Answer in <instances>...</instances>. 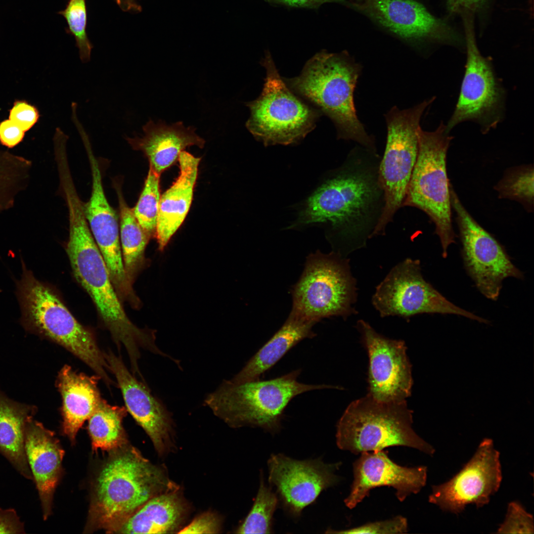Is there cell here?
<instances>
[{
    "instance_id": "1f68e13d",
    "label": "cell",
    "mask_w": 534,
    "mask_h": 534,
    "mask_svg": "<svg viewBox=\"0 0 534 534\" xmlns=\"http://www.w3.org/2000/svg\"><path fill=\"white\" fill-rule=\"evenodd\" d=\"M500 198L520 202L529 212L534 209V167L524 165L511 168L494 186Z\"/></svg>"
},
{
    "instance_id": "ee69618b",
    "label": "cell",
    "mask_w": 534,
    "mask_h": 534,
    "mask_svg": "<svg viewBox=\"0 0 534 534\" xmlns=\"http://www.w3.org/2000/svg\"><path fill=\"white\" fill-rule=\"evenodd\" d=\"M118 5H120L125 2L127 0H113Z\"/></svg>"
},
{
    "instance_id": "7a4b0ae2",
    "label": "cell",
    "mask_w": 534,
    "mask_h": 534,
    "mask_svg": "<svg viewBox=\"0 0 534 534\" xmlns=\"http://www.w3.org/2000/svg\"><path fill=\"white\" fill-rule=\"evenodd\" d=\"M68 207L69 236L66 250L74 276L92 300L116 344L125 348L132 371L138 372L140 349L156 355L163 353L156 344L155 332L138 328L129 318L93 237L82 205L74 202Z\"/></svg>"
},
{
    "instance_id": "836d02e7",
    "label": "cell",
    "mask_w": 534,
    "mask_h": 534,
    "mask_svg": "<svg viewBox=\"0 0 534 534\" xmlns=\"http://www.w3.org/2000/svg\"><path fill=\"white\" fill-rule=\"evenodd\" d=\"M58 13L66 19L69 31L75 38L81 61L83 63L88 62L90 59L93 45L86 31V0H68L65 9Z\"/></svg>"
},
{
    "instance_id": "277c9868",
    "label": "cell",
    "mask_w": 534,
    "mask_h": 534,
    "mask_svg": "<svg viewBox=\"0 0 534 534\" xmlns=\"http://www.w3.org/2000/svg\"><path fill=\"white\" fill-rule=\"evenodd\" d=\"M361 69L346 51L322 50L307 62L299 76L286 80V84L332 120L337 138L353 140L377 152L375 139L359 120L354 103Z\"/></svg>"
},
{
    "instance_id": "4fadbf2b",
    "label": "cell",
    "mask_w": 534,
    "mask_h": 534,
    "mask_svg": "<svg viewBox=\"0 0 534 534\" xmlns=\"http://www.w3.org/2000/svg\"><path fill=\"white\" fill-rule=\"evenodd\" d=\"M463 16L467 47L465 72L458 101L446 129L449 133L457 124L470 120L479 124L486 133L502 119L504 90L490 61L478 48L472 14Z\"/></svg>"
},
{
    "instance_id": "6da1fadb",
    "label": "cell",
    "mask_w": 534,
    "mask_h": 534,
    "mask_svg": "<svg viewBox=\"0 0 534 534\" xmlns=\"http://www.w3.org/2000/svg\"><path fill=\"white\" fill-rule=\"evenodd\" d=\"M381 157L361 146L350 151L333 175L308 198L298 224L325 223L346 251L364 247L385 206L379 176Z\"/></svg>"
},
{
    "instance_id": "5bb4252c",
    "label": "cell",
    "mask_w": 534,
    "mask_h": 534,
    "mask_svg": "<svg viewBox=\"0 0 534 534\" xmlns=\"http://www.w3.org/2000/svg\"><path fill=\"white\" fill-rule=\"evenodd\" d=\"M450 192L465 268L480 292L488 299L496 301L503 280L509 277L522 279L523 273L511 262L501 245L468 213L451 184Z\"/></svg>"
},
{
    "instance_id": "7402d4cb",
    "label": "cell",
    "mask_w": 534,
    "mask_h": 534,
    "mask_svg": "<svg viewBox=\"0 0 534 534\" xmlns=\"http://www.w3.org/2000/svg\"><path fill=\"white\" fill-rule=\"evenodd\" d=\"M25 449L46 520L51 515L53 494L59 482L64 451L54 432L33 418L27 423Z\"/></svg>"
},
{
    "instance_id": "d590c367",
    "label": "cell",
    "mask_w": 534,
    "mask_h": 534,
    "mask_svg": "<svg viewBox=\"0 0 534 534\" xmlns=\"http://www.w3.org/2000/svg\"><path fill=\"white\" fill-rule=\"evenodd\" d=\"M407 530V519L401 516H397L390 519L368 523L347 530L336 531L328 529L325 533L392 534H403Z\"/></svg>"
},
{
    "instance_id": "d6986e66",
    "label": "cell",
    "mask_w": 534,
    "mask_h": 534,
    "mask_svg": "<svg viewBox=\"0 0 534 534\" xmlns=\"http://www.w3.org/2000/svg\"><path fill=\"white\" fill-rule=\"evenodd\" d=\"M109 370L121 390L127 411L144 430L159 455L173 448L174 422L171 412L154 396L145 382L138 380L126 367L121 357L111 351L104 353Z\"/></svg>"
},
{
    "instance_id": "ffe728a7",
    "label": "cell",
    "mask_w": 534,
    "mask_h": 534,
    "mask_svg": "<svg viewBox=\"0 0 534 534\" xmlns=\"http://www.w3.org/2000/svg\"><path fill=\"white\" fill-rule=\"evenodd\" d=\"M352 5L393 34L410 42L452 43V28L416 0H359Z\"/></svg>"
},
{
    "instance_id": "b9f144b4",
    "label": "cell",
    "mask_w": 534,
    "mask_h": 534,
    "mask_svg": "<svg viewBox=\"0 0 534 534\" xmlns=\"http://www.w3.org/2000/svg\"><path fill=\"white\" fill-rule=\"evenodd\" d=\"M486 0H447V7L451 13H471L478 10Z\"/></svg>"
},
{
    "instance_id": "d4e9b609",
    "label": "cell",
    "mask_w": 534,
    "mask_h": 534,
    "mask_svg": "<svg viewBox=\"0 0 534 534\" xmlns=\"http://www.w3.org/2000/svg\"><path fill=\"white\" fill-rule=\"evenodd\" d=\"M201 159L182 151L178 161L179 175L161 195L155 237L163 250L184 222L189 210Z\"/></svg>"
},
{
    "instance_id": "9c48e42d",
    "label": "cell",
    "mask_w": 534,
    "mask_h": 534,
    "mask_svg": "<svg viewBox=\"0 0 534 534\" xmlns=\"http://www.w3.org/2000/svg\"><path fill=\"white\" fill-rule=\"evenodd\" d=\"M261 63L266 77L260 95L246 104L250 111L246 128L266 146L297 142L314 129L319 113L289 89L269 52Z\"/></svg>"
},
{
    "instance_id": "7bdbcfd3",
    "label": "cell",
    "mask_w": 534,
    "mask_h": 534,
    "mask_svg": "<svg viewBox=\"0 0 534 534\" xmlns=\"http://www.w3.org/2000/svg\"><path fill=\"white\" fill-rule=\"evenodd\" d=\"M272 4H280L288 6L314 8L328 2H343L345 0H264Z\"/></svg>"
},
{
    "instance_id": "30bf717a",
    "label": "cell",
    "mask_w": 534,
    "mask_h": 534,
    "mask_svg": "<svg viewBox=\"0 0 534 534\" xmlns=\"http://www.w3.org/2000/svg\"><path fill=\"white\" fill-rule=\"evenodd\" d=\"M356 281L349 261L340 254L317 251L309 255L293 290L292 312L317 322L333 316L356 313Z\"/></svg>"
},
{
    "instance_id": "603a6c76",
    "label": "cell",
    "mask_w": 534,
    "mask_h": 534,
    "mask_svg": "<svg viewBox=\"0 0 534 534\" xmlns=\"http://www.w3.org/2000/svg\"><path fill=\"white\" fill-rule=\"evenodd\" d=\"M141 137H126L133 149L141 151L149 161V165L161 174L178 160L180 153L189 146L202 148L205 141L195 133L192 126L186 127L181 121L167 125L163 121L149 120L142 127Z\"/></svg>"
},
{
    "instance_id": "cb8c5ba5",
    "label": "cell",
    "mask_w": 534,
    "mask_h": 534,
    "mask_svg": "<svg viewBox=\"0 0 534 534\" xmlns=\"http://www.w3.org/2000/svg\"><path fill=\"white\" fill-rule=\"evenodd\" d=\"M98 379L96 375L77 372L68 365H64L58 373L56 386L62 399V430L72 442L102 399Z\"/></svg>"
},
{
    "instance_id": "2e32d148",
    "label": "cell",
    "mask_w": 534,
    "mask_h": 534,
    "mask_svg": "<svg viewBox=\"0 0 534 534\" xmlns=\"http://www.w3.org/2000/svg\"><path fill=\"white\" fill-rule=\"evenodd\" d=\"M501 480L499 453L492 441L486 439L457 474L447 482L432 487L429 501L443 511L458 514L468 504L480 507L489 503Z\"/></svg>"
},
{
    "instance_id": "f35d334b",
    "label": "cell",
    "mask_w": 534,
    "mask_h": 534,
    "mask_svg": "<svg viewBox=\"0 0 534 534\" xmlns=\"http://www.w3.org/2000/svg\"><path fill=\"white\" fill-rule=\"evenodd\" d=\"M220 530V522L214 514L206 512L193 520L179 534H215Z\"/></svg>"
},
{
    "instance_id": "7c38bea8",
    "label": "cell",
    "mask_w": 534,
    "mask_h": 534,
    "mask_svg": "<svg viewBox=\"0 0 534 534\" xmlns=\"http://www.w3.org/2000/svg\"><path fill=\"white\" fill-rule=\"evenodd\" d=\"M372 303L381 317L407 318L417 314L437 313L489 322L446 299L424 279L420 261L410 258L392 268L376 287Z\"/></svg>"
},
{
    "instance_id": "83f0119b",
    "label": "cell",
    "mask_w": 534,
    "mask_h": 534,
    "mask_svg": "<svg viewBox=\"0 0 534 534\" xmlns=\"http://www.w3.org/2000/svg\"><path fill=\"white\" fill-rule=\"evenodd\" d=\"M36 409L11 400L0 390V453L28 480L33 478L25 452V432Z\"/></svg>"
},
{
    "instance_id": "52a82bcc",
    "label": "cell",
    "mask_w": 534,
    "mask_h": 534,
    "mask_svg": "<svg viewBox=\"0 0 534 534\" xmlns=\"http://www.w3.org/2000/svg\"><path fill=\"white\" fill-rule=\"evenodd\" d=\"M406 401L385 402L368 395L347 407L337 425L338 447L355 454L405 446L433 455L435 449L412 428Z\"/></svg>"
},
{
    "instance_id": "ac0fdd59",
    "label": "cell",
    "mask_w": 534,
    "mask_h": 534,
    "mask_svg": "<svg viewBox=\"0 0 534 534\" xmlns=\"http://www.w3.org/2000/svg\"><path fill=\"white\" fill-rule=\"evenodd\" d=\"M356 327L368 354V395L382 402L405 401L412 379L404 342L385 337L362 320Z\"/></svg>"
},
{
    "instance_id": "f1b7e54d",
    "label": "cell",
    "mask_w": 534,
    "mask_h": 534,
    "mask_svg": "<svg viewBox=\"0 0 534 534\" xmlns=\"http://www.w3.org/2000/svg\"><path fill=\"white\" fill-rule=\"evenodd\" d=\"M118 196L120 217V238L126 273L132 283L144 263V251L149 237L139 224L132 208L126 203L120 185L114 184Z\"/></svg>"
},
{
    "instance_id": "8d00e7d4",
    "label": "cell",
    "mask_w": 534,
    "mask_h": 534,
    "mask_svg": "<svg viewBox=\"0 0 534 534\" xmlns=\"http://www.w3.org/2000/svg\"><path fill=\"white\" fill-rule=\"evenodd\" d=\"M16 179L8 157L0 151V212L11 209L14 204Z\"/></svg>"
},
{
    "instance_id": "8fae6325",
    "label": "cell",
    "mask_w": 534,
    "mask_h": 534,
    "mask_svg": "<svg viewBox=\"0 0 534 534\" xmlns=\"http://www.w3.org/2000/svg\"><path fill=\"white\" fill-rule=\"evenodd\" d=\"M434 100L433 97L404 110L394 106L385 115L387 139L380 161L379 176L385 203L373 237L384 234L387 225L402 207L417 157V131L421 118L426 108Z\"/></svg>"
},
{
    "instance_id": "8992f818",
    "label": "cell",
    "mask_w": 534,
    "mask_h": 534,
    "mask_svg": "<svg viewBox=\"0 0 534 534\" xmlns=\"http://www.w3.org/2000/svg\"><path fill=\"white\" fill-rule=\"evenodd\" d=\"M298 369L268 380L234 383L223 380L204 400L205 405L230 427H258L271 434L279 432L284 410L302 393L333 387L300 383Z\"/></svg>"
},
{
    "instance_id": "4316f807",
    "label": "cell",
    "mask_w": 534,
    "mask_h": 534,
    "mask_svg": "<svg viewBox=\"0 0 534 534\" xmlns=\"http://www.w3.org/2000/svg\"><path fill=\"white\" fill-rule=\"evenodd\" d=\"M186 512L178 488L150 498L135 511L116 534H169L178 530Z\"/></svg>"
},
{
    "instance_id": "ba28073f",
    "label": "cell",
    "mask_w": 534,
    "mask_h": 534,
    "mask_svg": "<svg viewBox=\"0 0 534 534\" xmlns=\"http://www.w3.org/2000/svg\"><path fill=\"white\" fill-rule=\"evenodd\" d=\"M448 133L443 122L432 132L418 128L417 157L402 204L419 209L428 216L435 226L444 258L448 246L455 242L446 162L452 139Z\"/></svg>"
},
{
    "instance_id": "484cf974",
    "label": "cell",
    "mask_w": 534,
    "mask_h": 534,
    "mask_svg": "<svg viewBox=\"0 0 534 534\" xmlns=\"http://www.w3.org/2000/svg\"><path fill=\"white\" fill-rule=\"evenodd\" d=\"M316 323L291 312L281 327L229 380L240 383L260 380L261 376L301 341L315 336L312 328Z\"/></svg>"
},
{
    "instance_id": "3957f363",
    "label": "cell",
    "mask_w": 534,
    "mask_h": 534,
    "mask_svg": "<svg viewBox=\"0 0 534 534\" xmlns=\"http://www.w3.org/2000/svg\"><path fill=\"white\" fill-rule=\"evenodd\" d=\"M96 477L85 532L116 534L150 498L178 489L161 466L144 458L129 443L109 451Z\"/></svg>"
},
{
    "instance_id": "e0dca14e",
    "label": "cell",
    "mask_w": 534,
    "mask_h": 534,
    "mask_svg": "<svg viewBox=\"0 0 534 534\" xmlns=\"http://www.w3.org/2000/svg\"><path fill=\"white\" fill-rule=\"evenodd\" d=\"M92 176L91 196L83 203V210L90 229L107 267L110 277L121 301H136L132 283L125 270L120 238V227L115 211L104 191L98 163L90 141L84 143Z\"/></svg>"
},
{
    "instance_id": "d6a6232c",
    "label": "cell",
    "mask_w": 534,
    "mask_h": 534,
    "mask_svg": "<svg viewBox=\"0 0 534 534\" xmlns=\"http://www.w3.org/2000/svg\"><path fill=\"white\" fill-rule=\"evenodd\" d=\"M160 174L149 165L143 188L135 206L132 208L140 226L150 238L156 236L160 200Z\"/></svg>"
},
{
    "instance_id": "9a60e30c",
    "label": "cell",
    "mask_w": 534,
    "mask_h": 534,
    "mask_svg": "<svg viewBox=\"0 0 534 534\" xmlns=\"http://www.w3.org/2000/svg\"><path fill=\"white\" fill-rule=\"evenodd\" d=\"M341 465L325 463L320 457L299 460L282 453L273 454L267 461L268 482L275 488L285 511L298 519L323 490L340 482L335 472Z\"/></svg>"
},
{
    "instance_id": "5b68a950",
    "label": "cell",
    "mask_w": 534,
    "mask_h": 534,
    "mask_svg": "<svg viewBox=\"0 0 534 534\" xmlns=\"http://www.w3.org/2000/svg\"><path fill=\"white\" fill-rule=\"evenodd\" d=\"M22 274L16 282L20 322L27 331L63 347L89 366L109 387L108 366L93 333L80 323L55 292L38 280L21 259Z\"/></svg>"
},
{
    "instance_id": "f546056e",
    "label": "cell",
    "mask_w": 534,
    "mask_h": 534,
    "mask_svg": "<svg viewBox=\"0 0 534 534\" xmlns=\"http://www.w3.org/2000/svg\"><path fill=\"white\" fill-rule=\"evenodd\" d=\"M126 408L113 406L101 399L88 419V431L93 449L110 451L128 443L123 426Z\"/></svg>"
},
{
    "instance_id": "ab89813d",
    "label": "cell",
    "mask_w": 534,
    "mask_h": 534,
    "mask_svg": "<svg viewBox=\"0 0 534 534\" xmlns=\"http://www.w3.org/2000/svg\"><path fill=\"white\" fill-rule=\"evenodd\" d=\"M25 133L10 119L5 120L0 123V143L12 148L22 141Z\"/></svg>"
},
{
    "instance_id": "4dcf8cb0",
    "label": "cell",
    "mask_w": 534,
    "mask_h": 534,
    "mask_svg": "<svg viewBox=\"0 0 534 534\" xmlns=\"http://www.w3.org/2000/svg\"><path fill=\"white\" fill-rule=\"evenodd\" d=\"M279 499L276 493L265 483L260 472V486L249 513L236 530L237 534H271L273 516Z\"/></svg>"
},
{
    "instance_id": "f6af8a7d",
    "label": "cell",
    "mask_w": 534,
    "mask_h": 534,
    "mask_svg": "<svg viewBox=\"0 0 534 534\" xmlns=\"http://www.w3.org/2000/svg\"><path fill=\"white\" fill-rule=\"evenodd\" d=\"M134 0L135 1L138 2V0Z\"/></svg>"
},
{
    "instance_id": "74e56055",
    "label": "cell",
    "mask_w": 534,
    "mask_h": 534,
    "mask_svg": "<svg viewBox=\"0 0 534 534\" xmlns=\"http://www.w3.org/2000/svg\"><path fill=\"white\" fill-rule=\"evenodd\" d=\"M39 117L36 107L25 101L17 100L10 110L9 119L26 132L37 123Z\"/></svg>"
},
{
    "instance_id": "60d3db41",
    "label": "cell",
    "mask_w": 534,
    "mask_h": 534,
    "mask_svg": "<svg viewBox=\"0 0 534 534\" xmlns=\"http://www.w3.org/2000/svg\"><path fill=\"white\" fill-rule=\"evenodd\" d=\"M25 533L23 523L13 509L0 508V534Z\"/></svg>"
},
{
    "instance_id": "e575fe53",
    "label": "cell",
    "mask_w": 534,
    "mask_h": 534,
    "mask_svg": "<svg viewBox=\"0 0 534 534\" xmlns=\"http://www.w3.org/2000/svg\"><path fill=\"white\" fill-rule=\"evenodd\" d=\"M534 518L519 503H509L506 518L498 529V534H533Z\"/></svg>"
},
{
    "instance_id": "44dd1931",
    "label": "cell",
    "mask_w": 534,
    "mask_h": 534,
    "mask_svg": "<svg viewBox=\"0 0 534 534\" xmlns=\"http://www.w3.org/2000/svg\"><path fill=\"white\" fill-rule=\"evenodd\" d=\"M353 465L354 480L344 500L350 509L355 507L374 488L393 487L398 499L403 501L410 494L419 492L426 483V466H401L393 461L383 450L361 453Z\"/></svg>"
}]
</instances>
